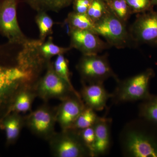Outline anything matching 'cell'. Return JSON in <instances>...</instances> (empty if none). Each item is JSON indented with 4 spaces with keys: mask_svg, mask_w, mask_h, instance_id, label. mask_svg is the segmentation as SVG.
<instances>
[{
    "mask_svg": "<svg viewBox=\"0 0 157 157\" xmlns=\"http://www.w3.org/2000/svg\"><path fill=\"white\" fill-rule=\"evenodd\" d=\"M125 157H157V124L140 118L126 124L119 137Z\"/></svg>",
    "mask_w": 157,
    "mask_h": 157,
    "instance_id": "1",
    "label": "cell"
},
{
    "mask_svg": "<svg viewBox=\"0 0 157 157\" xmlns=\"http://www.w3.org/2000/svg\"><path fill=\"white\" fill-rule=\"evenodd\" d=\"M155 76L154 71L148 68L139 74L119 80L114 91L111 94L110 99L114 104L126 102L143 101L151 94L150 93V82Z\"/></svg>",
    "mask_w": 157,
    "mask_h": 157,
    "instance_id": "2",
    "label": "cell"
},
{
    "mask_svg": "<svg viewBox=\"0 0 157 157\" xmlns=\"http://www.w3.org/2000/svg\"><path fill=\"white\" fill-rule=\"evenodd\" d=\"M51 152L57 157H92L79 132L73 129L55 133L48 139Z\"/></svg>",
    "mask_w": 157,
    "mask_h": 157,
    "instance_id": "3",
    "label": "cell"
},
{
    "mask_svg": "<svg viewBox=\"0 0 157 157\" xmlns=\"http://www.w3.org/2000/svg\"><path fill=\"white\" fill-rule=\"evenodd\" d=\"M30 76L21 68L0 67V109H6L8 113L17 93L28 85Z\"/></svg>",
    "mask_w": 157,
    "mask_h": 157,
    "instance_id": "4",
    "label": "cell"
},
{
    "mask_svg": "<svg viewBox=\"0 0 157 157\" xmlns=\"http://www.w3.org/2000/svg\"><path fill=\"white\" fill-rule=\"evenodd\" d=\"M125 23L109 10L101 19L95 23V32L104 37L111 47L126 48L133 42Z\"/></svg>",
    "mask_w": 157,
    "mask_h": 157,
    "instance_id": "5",
    "label": "cell"
},
{
    "mask_svg": "<svg viewBox=\"0 0 157 157\" xmlns=\"http://www.w3.org/2000/svg\"><path fill=\"white\" fill-rule=\"evenodd\" d=\"M78 68L83 80L88 84L104 83L109 78H114L117 82L119 80L110 67L107 55H85Z\"/></svg>",
    "mask_w": 157,
    "mask_h": 157,
    "instance_id": "6",
    "label": "cell"
},
{
    "mask_svg": "<svg viewBox=\"0 0 157 157\" xmlns=\"http://www.w3.org/2000/svg\"><path fill=\"white\" fill-rule=\"evenodd\" d=\"M34 90L36 95L45 101L50 99L63 101L73 95H80L54 70H48Z\"/></svg>",
    "mask_w": 157,
    "mask_h": 157,
    "instance_id": "7",
    "label": "cell"
},
{
    "mask_svg": "<svg viewBox=\"0 0 157 157\" xmlns=\"http://www.w3.org/2000/svg\"><path fill=\"white\" fill-rule=\"evenodd\" d=\"M129 32L134 44L157 45V10L140 13Z\"/></svg>",
    "mask_w": 157,
    "mask_h": 157,
    "instance_id": "8",
    "label": "cell"
},
{
    "mask_svg": "<svg viewBox=\"0 0 157 157\" xmlns=\"http://www.w3.org/2000/svg\"><path fill=\"white\" fill-rule=\"evenodd\" d=\"M26 121L31 132L41 138L48 140L55 133L56 112L47 106H42L31 113Z\"/></svg>",
    "mask_w": 157,
    "mask_h": 157,
    "instance_id": "9",
    "label": "cell"
},
{
    "mask_svg": "<svg viewBox=\"0 0 157 157\" xmlns=\"http://www.w3.org/2000/svg\"><path fill=\"white\" fill-rule=\"evenodd\" d=\"M62 101L56 112V122L62 130L72 129L85 104L80 95H73Z\"/></svg>",
    "mask_w": 157,
    "mask_h": 157,
    "instance_id": "10",
    "label": "cell"
},
{
    "mask_svg": "<svg viewBox=\"0 0 157 157\" xmlns=\"http://www.w3.org/2000/svg\"><path fill=\"white\" fill-rule=\"evenodd\" d=\"M17 0H3L0 4V29L12 42L21 36L17 18Z\"/></svg>",
    "mask_w": 157,
    "mask_h": 157,
    "instance_id": "11",
    "label": "cell"
},
{
    "mask_svg": "<svg viewBox=\"0 0 157 157\" xmlns=\"http://www.w3.org/2000/svg\"><path fill=\"white\" fill-rule=\"evenodd\" d=\"M92 31L74 29L71 33L72 43L85 55H97L111 46Z\"/></svg>",
    "mask_w": 157,
    "mask_h": 157,
    "instance_id": "12",
    "label": "cell"
},
{
    "mask_svg": "<svg viewBox=\"0 0 157 157\" xmlns=\"http://www.w3.org/2000/svg\"><path fill=\"white\" fill-rule=\"evenodd\" d=\"M80 95L86 106L95 111H101L106 107L111 94L107 91L104 83H90L83 84Z\"/></svg>",
    "mask_w": 157,
    "mask_h": 157,
    "instance_id": "13",
    "label": "cell"
},
{
    "mask_svg": "<svg viewBox=\"0 0 157 157\" xmlns=\"http://www.w3.org/2000/svg\"><path fill=\"white\" fill-rule=\"evenodd\" d=\"M112 121L109 118L99 117L94 125L96 137L94 157L105 155L109 152L111 145Z\"/></svg>",
    "mask_w": 157,
    "mask_h": 157,
    "instance_id": "14",
    "label": "cell"
},
{
    "mask_svg": "<svg viewBox=\"0 0 157 157\" xmlns=\"http://www.w3.org/2000/svg\"><path fill=\"white\" fill-rule=\"evenodd\" d=\"M24 120L19 113L11 112L1 119L0 127L6 132L8 144L14 143L19 137Z\"/></svg>",
    "mask_w": 157,
    "mask_h": 157,
    "instance_id": "15",
    "label": "cell"
},
{
    "mask_svg": "<svg viewBox=\"0 0 157 157\" xmlns=\"http://www.w3.org/2000/svg\"><path fill=\"white\" fill-rule=\"evenodd\" d=\"M35 96L36 95L34 88H32L29 85L23 88L14 98L7 114L11 112L20 113L29 111Z\"/></svg>",
    "mask_w": 157,
    "mask_h": 157,
    "instance_id": "16",
    "label": "cell"
},
{
    "mask_svg": "<svg viewBox=\"0 0 157 157\" xmlns=\"http://www.w3.org/2000/svg\"><path fill=\"white\" fill-rule=\"evenodd\" d=\"M140 117L157 124V95L141 101L138 107Z\"/></svg>",
    "mask_w": 157,
    "mask_h": 157,
    "instance_id": "17",
    "label": "cell"
},
{
    "mask_svg": "<svg viewBox=\"0 0 157 157\" xmlns=\"http://www.w3.org/2000/svg\"><path fill=\"white\" fill-rule=\"evenodd\" d=\"M95 111L94 109L85 105L72 129L80 131L89 127L94 126L99 117Z\"/></svg>",
    "mask_w": 157,
    "mask_h": 157,
    "instance_id": "18",
    "label": "cell"
},
{
    "mask_svg": "<svg viewBox=\"0 0 157 157\" xmlns=\"http://www.w3.org/2000/svg\"><path fill=\"white\" fill-rule=\"evenodd\" d=\"M106 2L109 10L124 22H127L132 14L126 0H107Z\"/></svg>",
    "mask_w": 157,
    "mask_h": 157,
    "instance_id": "19",
    "label": "cell"
},
{
    "mask_svg": "<svg viewBox=\"0 0 157 157\" xmlns=\"http://www.w3.org/2000/svg\"><path fill=\"white\" fill-rule=\"evenodd\" d=\"M70 24L74 29L86 30L95 33V23L87 14L75 12L70 15Z\"/></svg>",
    "mask_w": 157,
    "mask_h": 157,
    "instance_id": "20",
    "label": "cell"
},
{
    "mask_svg": "<svg viewBox=\"0 0 157 157\" xmlns=\"http://www.w3.org/2000/svg\"><path fill=\"white\" fill-rule=\"evenodd\" d=\"M109 10L105 1L93 0L86 14L95 23L104 17Z\"/></svg>",
    "mask_w": 157,
    "mask_h": 157,
    "instance_id": "21",
    "label": "cell"
},
{
    "mask_svg": "<svg viewBox=\"0 0 157 157\" xmlns=\"http://www.w3.org/2000/svg\"><path fill=\"white\" fill-rule=\"evenodd\" d=\"M54 68L56 73L67 82L70 86L73 87L70 81L67 62L62 55L59 54L56 58L55 62Z\"/></svg>",
    "mask_w": 157,
    "mask_h": 157,
    "instance_id": "22",
    "label": "cell"
},
{
    "mask_svg": "<svg viewBox=\"0 0 157 157\" xmlns=\"http://www.w3.org/2000/svg\"><path fill=\"white\" fill-rule=\"evenodd\" d=\"M132 14L142 13L152 10L151 0H126Z\"/></svg>",
    "mask_w": 157,
    "mask_h": 157,
    "instance_id": "23",
    "label": "cell"
},
{
    "mask_svg": "<svg viewBox=\"0 0 157 157\" xmlns=\"http://www.w3.org/2000/svg\"><path fill=\"white\" fill-rule=\"evenodd\" d=\"M79 135L85 145L89 149L92 157H94V151L95 144V132L94 126L78 131Z\"/></svg>",
    "mask_w": 157,
    "mask_h": 157,
    "instance_id": "24",
    "label": "cell"
},
{
    "mask_svg": "<svg viewBox=\"0 0 157 157\" xmlns=\"http://www.w3.org/2000/svg\"><path fill=\"white\" fill-rule=\"evenodd\" d=\"M36 5L45 6L52 9H60L68 6L72 0H30Z\"/></svg>",
    "mask_w": 157,
    "mask_h": 157,
    "instance_id": "25",
    "label": "cell"
},
{
    "mask_svg": "<svg viewBox=\"0 0 157 157\" xmlns=\"http://www.w3.org/2000/svg\"><path fill=\"white\" fill-rule=\"evenodd\" d=\"M38 23L40 33L42 36L48 33L53 25L52 19L45 14H43L39 17Z\"/></svg>",
    "mask_w": 157,
    "mask_h": 157,
    "instance_id": "26",
    "label": "cell"
},
{
    "mask_svg": "<svg viewBox=\"0 0 157 157\" xmlns=\"http://www.w3.org/2000/svg\"><path fill=\"white\" fill-rule=\"evenodd\" d=\"M42 50L45 56L49 57L60 54L65 49H62L53 43H48L42 46Z\"/></svg>",
    "mask_w": 157,
    "mask_h": 157,
    "instance_id": "27",
    "label": "cell"
},
{
    "mask_svg": "<svg viewBox=\"0 0 157 157\" xmlns=\"http://www.w3.org/2000/svg\"><path fill=\"white\" fill-rule=\"evenodd\" d=\"M93 0H74V6L76 13L86 14Z\"/></svg>",
    "mask_w": 157,
    "mask_h": 157,
    "instance_id": "28",
    "label": "cell"
},
{
    "mask_svg": "<svg viewBox=\"0 0 157 157\" xmlns=\"http://www.w3.org/2000/svg\"><path fill=\"white\" fill-rule=\"evenodd\" d=\"M151 4L152 6H157V0H151Z\"/></svg>",
    "mask_w": 157,
    "mask_h": 157,
    "instance_id": "29",
    "label": "cell"
},
{
    "mask_svg": "<svg viewBox=\"0 0 157 157\" xmlns=\"http://www.w3.org/2000/svg\"><path fill=\"white\" fill-rule=\"evenodd\" d=\"M103 1H105V2H106V1H107V0H103Z\"/></svg>",
    "mask_w": 157,
    "mask_h": 157,
    "instance_id": "30",
    "label": "cell"
},
{
    "mask_svg": "<svg viewBox=\"0 0 157 157\" xmlns=\"http://www.w3.org/2000/svg\"></svg>",
    "mask_w": 157,
    "mask_h": 157,
    "instance_id": "31",
    "label": "cell"
}]
</instances>
